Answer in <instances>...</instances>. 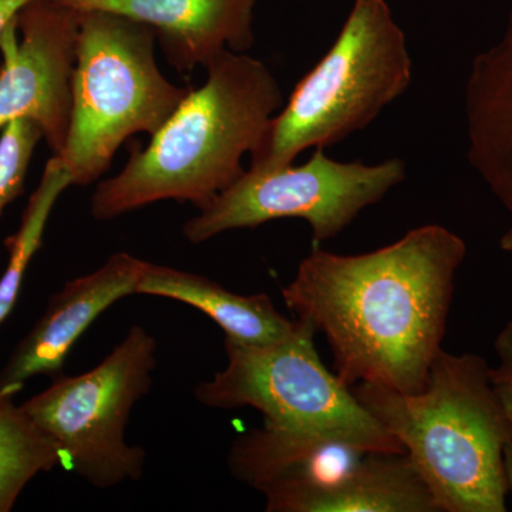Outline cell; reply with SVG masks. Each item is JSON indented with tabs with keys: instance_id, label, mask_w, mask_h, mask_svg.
I'll return each mask as SVG.
<instances>
[{
	"instance_id": "6da1fadb",
	"label": "cell",
	"mask_w": 512,
	"mask_h": 512,
	"mask_svg": "<svg viewBox=\"0 0 512 512\" xmlns=\"http://www.w3.org/2000/svg\"><path fill=\"white\" fill-rule=\"evenodd\" d=\"M466 255L464 239L436 224L366 254L316 245L282 296L298 320L325 335L340 382L417 393L443 349Z\"/></svg>"
},
{
	"instance_id": "7a4b0ae2",
	"label": "cell",
	"mask_w": 512,
	"mask_h": 512,
	"mask_svg": "<svg viewBox=\"0 0 512 512\" xmlns=\"http://www.w3.org/2000/svg\"><path fill=\"white\" fill-rule=\"evenodd\" d=\"M207 82L134 148L126 167L97 185L90 211L109 221L154 202H191L198 210L245 173L242 160L264 146L284 104L274 73L261 60L227 50L207 67Z\"/></svg>"
},
{
	"instance_id": "3957f363",
	"label": "cell",
	"mask_w": 512,
	"mask_h": 512,
	"mask_svg": "<svg viewBox=\"0 0 512 512\" xmlns=\"http://www.w3.org/2000/svg\"><path fill=\"white\" fill-rule=\"evenodd\" d=\"M488 369L481 356L441 349L420 392L370 383L350 387L402 444L439 512L507 511L504 448L512 441V424Z\"/></svg>"
},
{
	"instance_id": "277c9868",
	"label": "cell",
	"mask_w": 512,
	"mask_h": 512,
	"mask_svg": "<svg viewBox=\"0 0 512 512\" xmlns=\"http://www.w3.org/2000/svg\"><path fill=\"white\" fill-rule=\"evenodd\" d=\"M413 60L387 0H353L335 43L272 120L256 170L292 164L365 130L409 89Z\"/></svg>"
},
{
	"instance_id": "5b68a950",
	"label": "cell",
	"mask_w": 512,
	"mask_h": 512,
	"mask_svg": "<svg viewBox=\"0 0 512 512\" xmlns=\"http://www.w3.org/2000/svg\"><path fill=\"white\" fill-rule=\"evenodd\" d=\"M80 13L72 116L59 157L73 185L87 187L107 173L124 141L154 136L190 90L158 69L150 26L103 10Z\"/></svg>"
},
{
	"instance_id": "8992f818",
	"label": "cell",
	"mask_w": 512,
	"mask_h": 512,
	"mask_svg": "<svg viewBox=\"0 0 512 512\" xmlns=\"http://www.w3.org/2000/svg\"><path fill=\"white\" fill-rule=\"evenodd\" d=\"M315 333L312 325L296 319L291 335L269 345L225 338L228 365L198 384L195 397L214 409L254 407L271 429L340 441L373 453L404 454L402 444L352 389L323 365L313 343Z\"/></svg>"
},
{
	"instance_id": "52a82bcc",
	"label": "cell",
	"mask_w": 512,
	"mask_h": 512,
	"mask_svg": "<svg viewBox=\"0 0 512 512\" xmlns=\"http://www.w3.org/2000/svg\"><path fill=\"white\" fill-rule=\"evenodd\" d=\"M156 352V339L134 325L99 366L57 379L22 404L55 444L60 464L94 487L137 481L143 474L146 451L127 444L126 429L131 410L153 383Z\"/></svg>"
},
{
	"instance_id": "ba28073f",
	"label": "cell",
	"mask_w": 512,
	"mask_h": 512,
	"mask_svg": "<svg viewBox=\"0 0 512 512\" xmlns=\"http://www.w3.org/2000/svg\"><path fill=\"white\" fill-rule=\"evenodd\" d=\"M406 178V163L333 160L315 148L301 165L249 168L200 214L185 222L184 237L198 245L232 229L254 228L281 218L309 222L313 241L335 238L370 205L383 200Z\"/></svg>"
},
{
	"instance_id": "9c48e42d",
	"label": "cell",
	"mask_w": 512,
	"mask_h": 512,
	"mask_svg": "<svg viewBox=\"0 0 512 512\" xmlns=\"http://www.w3.org/2000/svg\"><path fill=\"white\" fill-rule=\"evenodd\" d=\"M80 16L59 0H33L0 36V131L32 120L55 156L69 133Z\"/></svg>"
},
{
	"instance_id": "30bf717a",
	"label": "cell",
	"mask_w": 512,
	"mask_h": 512,
	"mask_svg": "<svg viewBox=\"0 0 512 512\" xmlns=\"http://www.w3.org/2000/svg\"><path fill=\"white\" fill-rule=\"evenodd\" d=\"M146 266L143 259L119 252L92 274L66 282L3 367L0 396H15L32 377L59 373L74 343L94 320L119 299L136 293Z\"/></svg>"
},
{
	"instance_id": "8fae6325",
	"label": "cell",
	"mask_w": 512,
	"mask_h": 512,
	"mask_svg": "<svg viewBox=\"0 0 512 512\" xmlns=\"http://www.w3.org/2000/svg\"><path fill=\"white\" fill-rule=\"evenodd\" d=\"M89 12L117 13L154 29L168 63L180 73L208 66L222 53L254 45L258 0H59Z\"/></svg>"
},
{
	"instance_id": "7c38bea8",
	"label": "cell",
	"mask_w": 512,
	"mask_h": 512,
	"mask_svg": "<svg viewBox=\"0 0 512 512\" xmlns=\"http://www.w3.org/2000/svg\"><path fill=\"white\" fill-rule=\"evenodd\" d=\"M464 116L468 161L512 214V10L500 40L471 63Z\"/></svg>"
},
{
	"instance_id": "4fadbf2b",
	"label": "cell",
	"mask_w": 512,
	"mask_h": 512,
	"mask_svg": "<svg viewBox=\"0 0 512 512\" xmlns=\"http://www.w3.org/2000/svg\"><path fill=\"white\" fill-rule=\"evenodd\" d=\"M136 293L187 303L210 316L225 338L245 345H269L291 335L296 320L281 315L265 293L238 295L205 276L147 262Z\"/></svg>"
},
{
	"instance_id": "5bb4252c",
	"label": "cell",
	"mask_w": 512,
	"mask_h": 512,
	"mask_svg": "<svg viewBox=\"0 0 512 512\" xmlns=\"http://www.w3.org/2000/svg\"><path fill=\"white\" fill-rule=\"evenodd\" d=\"M60 464L59 451L13 397L0 396V512H9L40 473Z\"/></svg>"
},
{
	"instance_id": "9a60e30c",
	"label": "cell",
	"mask_w": 512,
	"mask_h": 512,
	"mask_svg": "<svg viewBox=\"0 0 512 512\" xmlns=\"http://www.w3.org/2000/svg\"><path fill=\"white\" fill-rule=\"evenodd\" d=\"M73 181L62 158L53 156L47 161L42 180L23 212L18 232L5 241L9 251V262L5 274L0 278V325L8 318L18 301L23 276L42 245L43 235L53 207L60 195L72 187Z\"/></svg>"
},
{
	"instance_id": "2e32d148",
	"label": "cell",
	"mask_w": 512,
	"mask_h": 512,
	"mask_svg": "<svg viewBox=\"0 0 512 512\" xmlns=\"http://www.w3.org/2000/svg\"><path fill=\"white\" fill-rule=\"evenodd\" d=\"M40 138H43L42 131L32 120L10 121L0 131V217L22 194Z\"/></svg>"
},
{
	"instance_id": "e0dca14e",
	"label": "cell",
	"mask_w": 512,
	"mask_h": 512,
	"mask_svg": "<svg viewBox=\"0 0 512 512\" xmlns=\"http://www.w3.org/2000/svg\"><path fill=\"white\" fill-rule=\"evenodd\" d=\"M498 365L488 369L491 386L512 424V320L501 329L494 342Z\"/></svg>"
},
{
	"instance_id": "ac0fdd59",
	"label": "cell",
	"mask_w": 512,
	"mask_h": 512,
	"mask_svg": "<svg viewBox=\"0 0 512 512\" xmlns=\"http://www.w3.org/2000/svg\"><path fill=\"white\" fill-rule=\"evenodd\" d=\"M33 0H0V36L8 28L10 22L19 15Z\"/></svg>"
},
{
	"instance_id": "d6986e66",
	"label": "cell",
	"mask_w": 512,
	"mask_h": 512,
	"mask_svg": "<svg viewBox=\"0 0 512 512\" xmlns=\"http://www.w3.org/2000/svg\"><path fill=\"white\" fill-rule=\"evenodd\" d=\"M504 473L507 480L508 493L512 494V441L504 448Z\"/></svg>"
},
{
	"instance_id": "ffe728a7",
	"label": "cell",
	"mask_w": 512,
	"mask_h": 512,
	"mask_svg": "<svg viewBox=\"0 0 512 512\" xmlns=\"http://www.w3.org/2000/svg\"><path fill=\"white\" fill-rule=\"evenodd\" d=\"M500 248L503 249V251L508 252V254L512 255V228L508 229L503 237H501Z\"/></svg>"
}]
</instances>
